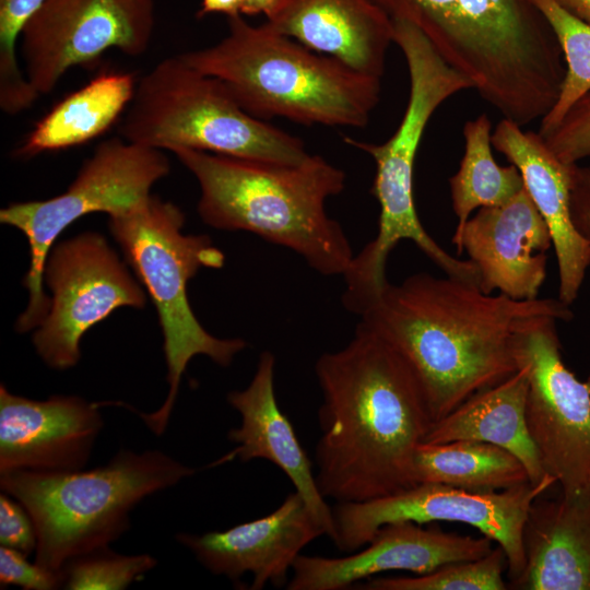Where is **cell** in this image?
<instances>
[{
  "mask_svg": "<svg viewBox=\"0 0 590 590\" xmlns=\"http://www.w3.org/2000/svg\"><path fill=\"white\" fill-rule=\"evenodd\" d=\"M315 373L322 393L316 481L323 497L358 503L414 486V453L433 421L401 354L359 320L344 347L319 356Z\"/></svg>",
  "mask_w": 590,
  "mask_h": 590,
  "instance_id": "6da1fadb",
  "label": "cell"
},
{
  "mask_svg": "<svg viewBox=\"0 0 590 590\" xmlns=\"http://www.w3.org/2000/svg\"><path fill=\"white\" fill-rule=\"evenodd\" d=\"M568 306L558 298L516 300L468 281L417 273L388 282L359 317L409 364L434 423L515 374L517 333L540 317L569 321Z\"/></svg>",
  "mask_w": 590,
  "mask_h": 590,
  "instance_id": "7a4b0ae2",
  "label": "cell"
},
{
  "mask_svg": "<svg viewBox=\"0 0 590 590\" xmlns=\"http://www.w3.org/2000/svg\"><path fill=\"white\" fill-rule=\"evenodd\" d=\"M417 27L503 118L520 127L554 106L566 73L557 37L532 0H377Z\"/></svg>",
  "mask_w": 590,
  "mask_h": 590,
  "instance_id": "3957f363",
  "label": "cell"
},
{
  "mask_svg": "<svg viewBox=\"0 0 590 590\" xmlns=\"http://www.w3.org/2000/svg\"><path fill=\"white\" fill-rule=\"evenodd\" d=\"M169 152L197 179V211L206 225L253 233L323 275H343L350 267V241L326 212V201L343 191L345 173L321 155L281 164L187 148Z\"/></svg>",
  "mask_w": 590,
  "mask_h": 590,
  "instance_id": "277c9868",
  "label": "cell"
},
{
  "mask_svg": "<svg viewBox=\"0 0 590 590\" xmlns=\"http://www.w3.org/2000/svg\"><path fill=\"white\" fill-rule=\"evenodd\" d=\"M180 56L222 81L243 109L262 120L364 128L380 99L381 78L241 15L228 17V33L216 44Z\"/></svg>",
  "mask_w": 590,
  "mask_h": 590,
  "instance_id": "5b68a950",
  "label": "cell"
},
{
  "mask_svg": "<svg viewBox=\"0 0 590 590\" xmlns=\"http://www.w3.org/2000/svg\"><path fill=\"white\" fill-rule=\"evenodd\" d=\"M393 43L405 58L410 93L402 120L384 143L344 137V142L367 153L376 164L371 193L380 206L378 232L344 273L354 293L370 295L388 282L386 262L396 245L409 239L446 275L467 280L473 274L469 260L444 250L423 227L414 203L413 170L424 130L436 109L450 96L473 88L468 78L450 67L413 24L393 21Z\"/></svg>",
  "mask_w": 590,
  "mask_h": 590,
  "instance_id": "8992f818",
  "label": "cell"
},
{
  "mask_svg": "<svg viewBox=\"0 0 590 590\" xmlns=\"http://www.w3.org/2000/svg\"><path fill=\"white\" fill-rule=\"evenodd\" d=\"M194 470L158 450H120L105 465L82 471L0 472L3 493L31 515L35 563L60 571L70 559L107 547L129 529V514L146 496Z\"/></svg>",
  "mask_w": 590,
  "mask_h": 590,
  "instance_id": "52a82bcc",
  "label": "cell"
},
{
  "mask_svg": "<svg viewBox=\"0 0 590 590\" xmlns=\"http://www.w3.org/2000/svg\"><path fill=\"white\" fill-rule=\"evenodd\" d=\"M184 225L181 209L153 194L108 219V229L125 261L156 307L163 333L168 394L158 410L139 413L157 436L168 424L189 362L205 355L227 367L247 346L239 338L210 334L194 316L188 300V282L202 268H222L225 255L208 236L185 234Z\"/></svg>",
  "mask_w": 590,
  "mask_h": 590,
  "instance_id": "ba28073f",
  "label": "cell"
},
{
  "mask_svg": "<svg viewBox=\"0 0 590 590\" xmlns=\"http://www.w3.org/2000/svg\"><path fill=\"white\" fill-rule=\"evenodd\" d=\"M119 135L158 150L187 148L281 164L309 155L302 139L248 114L222 81L180 55L140 79Z\"/></svg>",
  "mask_w": 590,
  "mask_h": 590,
  "instance_id": "9c48e42d",
  "label": "cell"
},
{
  "mask_svg": "<svg viewBox=\"0 0 590 590\" xmlns=\"http://www.w3.org/2000/svg\"><path fill=\"white\" fill-rule=\"evenodd\" d=\"M169 172V160L162 150L119 135L95 149L63 193L1 209L0 222L21 231L30 246V269L23 279L28 304L16 320L17 332L37 328L48 312L44 268L59 235L86 214L105 212L110 216L129 210L150 196L153 185Z\"/></svg>",
  "mask_w": 590,
  "mask_h": 590,
  "instance_id": "30bf717a",
  "label": "cell"
},
{
  "mask_svg": "<svg viewBox=\"0 0 590 590\" xmlns=\"http://www.w3.org/2000/svg\"><path fill=\"white\" fill-rule=\"evenodd\" d=\"M556 482H531L496 492H474L439 484L417 483L377 499L338 503L332 508V542L343 552L367 545L385 524L412 521L465 523L500 545L507 558V575L516 580L524 567L522 530L531 504Z\"/></svg>",
  "mask_w": 590,
  "mask_h": 590,
  "instance_id": "8fae6325",
  "label": "cell"
},
{
  "mask_svg": "<svg viewBox=\"0 0 590 590\" xmlns=\"http://www.w3.org/2000/svg\"><path fill=\"white\" fill-rule=\"evenodd\" d=\"M106 238L81 233L52 246L44 268L51 292L49 309L33 333V344L50 368L64 370L81 357L87 330L117 308H143L146 292Z\"/></svg>",
  "mask_w": 590,
  "mask_h": 590,
  "instance_id": "7c38bea8",
  "label": "cell"
},
{
  "mask_svg": "<svg viewBox=\"0 0 590 590\" xmlns=\"http://www.w3.org/2000/svg\"><path fill=\"white\" fill-rule=\"evenodd\" d=\"M554 317L517 333L518 366L526 365V417L545 472L565 496L590 494V378L579 380L563 362Z\"/></svg>",
  "mask_w": 590,
  "mask_h": 590,
  "instance_id": "4fadbf2b",
  "label": "cell"
},
{
  "mask_svg": "<svg viewBox=\"0 0 590 590\" xmlns=\"http://www.w3.org/2000/svg\"><path fill=\"white\" fill-rule=\"evenodd\" d=\"M154 23L153 0H45L21 34L24 74L38 96L49 94L69 69L110 48L142 55Z\"/></svg>",
  "mask_w": 590,
  "mask_h": 590,
  "instance_id": "5bb4252c",
  "label": "cell"
},
{
  "mask_svg": "<svg viewBox=\"0 0 590 590\" xmlns=\"http://www.w3.org/2000/svg\"><path fill=\"white\" fill-rule=\"evenodd\" d=\"M452 241L476 267L479 287L511 299L531 300L546 278V250L553 246L548 226L526 187L500 205L483 206Z\"/></svg>",
  "mask_w": 590,
  "mask_h": 590,
  "instance_id": "9a60e30c",
  "label": "cell"
},
{
  "mask_svg": "<svg viewBox=\"0 0 590 590\" xmlns=\"http://www.w3.org/2000/svg\"><path fill=\"white\" fill-rule=\"evenodd\" d=\"M492 540L439 528L424 529L412 521L382 526L362 551L345 557L300 554L292 567L287 590H342L378 574L406 570L428 574L446 564L473 560L488 554Z\"/></svg>",
  "mask_w": 590,
  "mask_h": 590,
  "instance_id": "2e32d148",
  "label": "cell"
},
{
  "mask_svg": "<svg viewBox=\"0 0 590 590\" xmlns=\"http://www.w3.org/2000/svg\"><path fill=\"white\" fill-rule=\"evenodd\" d=\"M102 404L76 396L27 399L2 384L0 472L81 470L103 427Z\"/></svg>",
  "mask_w": 590,
  "mask_h": 590,
  "instance_id": "e0dca14e",
  "label": "cell"
},
{
  "mask_svg": "<svg viewBox=\"0 0 590 590\" xmlns=\"http://www.w3.org/2000/svg\"><path fill=\"white\" fill-rule=\"evenodd\" d=\"M326 534L298 492L290 493L272 512L224 531L203 534L178 533L212 574L237 580L252 574L251 590L270 582L286 586L288 571L302 550Z\"/></svg>",
  "mask_w": 590,
  "mask_h": 590,
  "instance_id": "ac0fdd59",
  "label": "cell"
},
{
  "mask_svg": "<svg viewBox=\"0 0 590 590\" xmlns=\"http://www.w3.org/2000/svg\"><path fill=\"white\" fill-rule=\"evenodd\" d=\"M274 355L269 351L262 352L250 384L243 390L228 392L227 402L239 413L240 425L232 428L227 438L237 446L211 467L234 459L244 463L264 459L273 463L286 474L326 535L332 540V508L319 491L311 461L292 423L279 406L274 391Z\"/></svg>",
  "mask_w": 590,
  "mask_h": 590,
  "instance_id": "d6986e66",
  "label": "cell"
},
{
  "mask_svg": "<svg viewBox=\"0 0 590 590\" xmlns=\"http://www.w3.org/2000/svg\"><path fill=\"white\" fill-rule=\"evenodd\" d=\"M492 145L515 165L551 232L558 267V299L570 305L578 297L590 266V244L575 228L569 206L573 164L560 162L533 131L503 118Z\"/></svg>",
  "mask_w": 590,
  "mask_h": 590,
  "instance_id": "ffe728a7",
  "label": "cell"
},
{
  "mask_svg": "<svg viewBox=\"0 0 590 590\" xmlns=\"http://www.w3.org/2000/svg\"><path fill=\"white\" fill-rule=\"evenodd\" d=\"M266 23L362 73L381 78L393 20L377 0H280Z\"/></svg>",
  "mask_w": 590,
  "mask_h": 590,
  "instance_id": "44dd1931",
  "label": "cell"
},
{
  "mask_svg": "<svg viewBox=\"0 0 590 590\" xmlns=\"http://www.w3.org/2000/svg\"><path fill=\"white\" fill-rule=\"evenodd\" d=\"M519 590H590V494L531 504L522 530Z\"/></svg>",
  "mask_w": 590,
  "mask_h": 590,
  "instance_id": "7402d4cb",
  "label": "cell"
},
{
  "mask_svg": "<svg viewBox=\"0 0 590 590\" xmlns=\"http://www.w3.org/2000/svg\"><path fill=\"white\" fill-rule=\"evenodd\" d=\"M528 367L520 365L504 381L474 393L434 422L423 442L442 444L459 439L489 442L516 456L527 469L532 484L555 481L545 472L528 429Z\"/></svg>",
  "mask_w": 590,
  "mask_h": 590,
  "instance_id": "603a6c76",
  "label": "cell"
},
{
  "mask_svg": "<svg viewBox=\"0 0 590 590\" xmlns=\"http://www.w3.org/2000/svg\"><path fill=\"white\" fill-rule=\"evenodd\" d=\"M135 86L130 73L107 72L97 75L56 104L37 122L16 154L31 157L95 139L128 108Z\"/></svg>",
  "mask_w": 590,
  "mask_h": 590,
  "instance_id": "cb8c5ba5",
  "label": "cell"
},
{
  "mask_svg": "<svg viewBox=\"0 0 590 590\" xmlns=\"http://www.w3.org/2000/svg\"><path fill=\"white\" fill-rule=\"evenodd\" d=\"M415 483L496 492L530 482L522 462L508 450L480 440L421 442L414 453Z\"/></svg>",
  "mask_w": 590,
  "mask_h": 590,
  "instance_id": "d4e9b609",
  "label": "cell"
},
{
  "mask_svg": "<svg viewBox=\"0 0 590 590\" xmlns=\"http://www.w3.org/2000/svg\"><path fill=\"white\" fill-rule=\"evenodd\" d=\"M492 123L486 114L463 126L464 154L458 172L450 177L452 210L458 217V234L471 213L483 206L500 205L524 188L515 165H497L492 154Z\"/></svg>",
  "mask_w": 590,
  "mask_h": 590,
  "instance_id": "484cf974",
  "label": "cell"
},
{
  "mask_svg": "<svg viewBox=\"0 0 590 590\" xmlns=\"http://www.w3.org/2000/svg\"><path fill=\"white\" fill-rule=\"evenodd\" d=\"M532 1L553 28L566 64L558 98L540 122L538 133L544 138L590 92V25L570 15L554 0Z\"/></svg>",
  "mask_w": 590,
  "mask_h": 590,
  "instance_id": "4316f807",
  "label": "cell"
},
{
  "mask_svg": "<svg viewBox=\"0 0 590 590\" xmlns=\"http://www.w3.org/2000/svg\"><path fill=\"white\" fill-rule=\"evenodd\" d=\"M506 554L500 545L485 556L446 564L428 574L414 577L369 578L359 587L365 590H505L503 574Z\"/></svg>",
  "mask_w": 590,
  "mask_h": 590,
  "instance_id": "83f0119b",
  "label": "cell"
},
{
  "mask_svg": "<svg viewBox=\"0 0 590 590\" xmlns=\"http://www.w3.org/2000/svg\"><path fill=\"white\" fill-rule=\"evenodd\" d=\"M45 0H0V106L16 115L38 98L19 63L22 31Z\"/></svg>",
  "mask_w": 590,
  "mask_h": 590,
  "instance_id": "f1b7e54d",
  "label": "cell"
},
{
  "mask_svg": "<svg viewBox=\"0 0 590 590\" xmlns=\"http://www.w3.org/2000/svg\"><path fill=\"white\" fill-rule=\"evenodd\" d=\"M156 565L149 554L121 555L107 547L74 557L61 571L69 590H120Z\"/></svg>",
  "mask_w": 590,
  "mask_h": 590,
  "instance_id": "f546056e",
  "label": "cell"
},
{
  "mask_svg": "<svg viewBox=\"0 0 590 590\" xmlns=\"http://www.w3.org/2000/svg\"><path fill=\"white\" fill-rule=\"evenodd\" d=\"M543 139L553 154L565 164H577L590 157V92Z\"/></svg>",
  "mask_w": 590,
  "mask_h": 590,
  "instance_id": "4dcf8cb0",
  "label": "cell"
},
{
  "mask_svg": "<svg viewBox=\"0 0 590 590\" xmlns=\"http://www.w3.org/2000/svg\"><path fill=\"white\" fill-rule=\"evenodd\" d=\"M15 550L0 547V583L17 586L24 590H51L63 585L62 571L46 569Z\"/></svg>",
  "mask_w": 590,
  "mask_h": 590,
  "instance_id": "1f68e13d",
  "label": "cell"
},
{
  "mask_svg": "<svg viewBox=\"0 0 590 590\" xmlns=\"http://www.w3.org/2000/svg\"><path fill=\"white\" fill-rule=\"evenodd\" d=\"M0 544L28 556L36 551L37 534L26 508L15 498L0 495Z\"/></svg>",
  "mask_w": 590,
  "mask_h": 590,
  "instance_id": "d6a6232c",
  "label": "cell"
},
{
  "mask_svg": "<svg viewBox=\"0 0 590 590\" xmlns=\"http://www.w3.org/2000/svg\"><path fill=\"white\" fill-rule=\"evenodd\" d=\"M569 206L575 228L590 244V166L573 164Z\"/></svg>",
  "mask_w": 590,
  "mask_h": 590,
  "instance_id": "836d02e7",
  "label": "cell"
},
{
  "mask_svg": "<svg viewBox=\"0 0 590 590\" xmlns=\"http://www.w3.org/2000/svg\"><path fill=\"white\" fill-rule=\"evenodd\" d=\"M245 0H201L198 16H205L211 13H221L227 17L243 15Z\"/></svg>",
  "mask_w": 590,
  "mask_h": 590,
  "instance_id": "e575fe53",
  "label": "cell"
},
{
  "mask_svg": "<svg viewBox=\"0 0 590 590\" xmlns=\"http://www.w3.org/2000/svg\"><path fill=\"white\" fill-rule=\"evenodd\" d=\"M574 17L590 25V0H554Z\"/></svg>",
  "mask_w": 590,
  "mask_h": 590,
  "instance_id": "d590c367",
  "label": "cell"
},
{
  "mask_svg": "<svg viewBox=\"0 0 590 590\" xmlns=\"http://www.w3.org/2000/svg\"><path fill=\"white\" fill-rule=\"evenodd\" d=\"M280 0H245L241 14L259 15L266 17L274 10Z\"/></svg>",
  "mask_w": 590,
  "mask_h": 590,
  "instance_id": "8d00e7d4",
  "label": "cell"
}]
</instances>
